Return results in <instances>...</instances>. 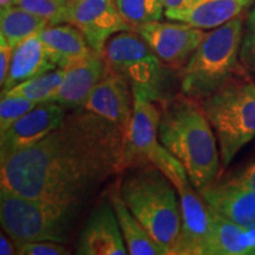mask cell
I'll use <instances>...</instances> for the list:
<instances>
[{
  "label": "cell",
  "instance_id": "cell-1",
  "mask_svg": "<svg viewBox=\"0 0 255 255\" xmlns=\"http://www.w3.org/2000/svg\"><path fill=\"white\" fill-rule=\"evenodd\" d=\"M119 124L82 109L36 144L0 161L1 186L76 212L96 188L123 173Z\"/></svg>",
  "mask_w": 255,
  "mask_h": 255
},
{
  "label": "cell",
  "instance_id": "cell-2",
  "mask_svg": "<svg viewBox=\"0 0 255 255\" xmlns=\"http://www.w3.org/2000/svg\"><path fill=\"white\" fill-rule=\"evenodd\" d=\"M162 145L186 169L196 190L214 183L221 170L216 135L200 101L183 94L164 100L158 123Z\"/></svg>",
  "mask_w": 255,
  "mask_h": 255
},
{
  "label": "cell",
  "instance_id": "cell-3",
  "mask_svg": "<svg viewBox=\"0 0 255 255\" xmlns=\"http://www.w3.org/2000/svg\"><path fill=\"white\" fill-rule=\"evenodd\" d=\"M245 18L238 15L207 32L180 71L181 94L202 101L229 83L250 78L240 60Z\"/></svg>",
  "mask_w": 255,
  "mask_h": 255
},
{
  "label": "cell",
  "instance_id": "cell-4",
  "mask_svg": "<svg viewBox=\"0 0 255 255\" xmlns=\"http://www.w3.org/2000/svg\"><path fill=\"white\" fill-rule=\"evenodd\" d=\"M119 190L132 215L169 255L181 227L180 196L173 182L146 164L132 168L121 180Z\"/></svg>",
  "mask_w": 255,
  "mask_h": 255
},
{
  "label": "cell",
  "instance_id": "cell-5",
  "mask_svg": "<svg viewBox=\"0 0 255 255\" xmlns=\"http://www.w3.org/2000/svg\"><path fill=\"white\" fill-rule=\"evenodd\" d=\"M218 138L222 167L255 137V79L234 81L201 101Z\"/></svg>",
  "mask_w": 255,
  "mask_h": 255
},
{
  "label": "cell",
  "instance_id": "cell-6",
  "mask_svg": "<svg viewBox=\"0 0 255 255\" xmlns=\"http://www.w3.org/2000/svg\"><path fill=\"white\" fill-rule=\"evenodd\" d=\"M133 111L124 135L122 170L151 164L163 173L176 186L189 180L180 161L162 145L158 138L161 110L157 102L141 89L132 88Z\"/></svg>",
  "mask_w": 255,
  "mask_h": 255
},
{
  "label": "cell",
  "instance_id": "cell-7",
  "mask_svg": "<svg viewBox=\"0 0 255 255\" xmlns=\"http://www.w3.org/2000/svg\"><path fill=\"white\" fill-rule=\"evenodd\" d=\"M73 210L0 186V221L14 242H66Z\"/></svg>",
  "mask_w": 255,
  "mask_h": 255
},
{
  "label": "cell",
  "instance_id": "cell-8",
  "mask_svg": "<svg viewBox=\"0 0 255 255\" xmlns=\"http://www.w3.org/2000/svg\"><path fill=\"white\" fill-rule=\"evenodd\" d=\"M109 71L123 77L132 88L145 91L163 103L164 65L141 34L122 31L114 34L102 53Z\"/></svg>",
  "mask_w": 255,
  "mask_h": 255
},
{
  "label": "cell",
  "instance_id": "cell-9",
  "mask_svg": "<svg viewBox=\"0 0 255 255\" xmlns=\"http://www.w3.org/2000/svg\"><path fill=\"white\" fill-rule=\"evenodd\" d=\"M175 188L181 202V227L169 255H209L212 219L208 207L189 180Z\"/></svg>",
  "mask_w": 255,
  "mask_h": 255
},
{
  "label": "cell",
  "instance_id": "cell-10",
  "mask_svg": "<svg viewBox=\"0 0 255 255\" xmlns=\"http://www.w3.org/2000/svg\"><path fill=\"white\" fill-rule=\"evenodd\" d=\"M68 24L76 26L98 55L114 34L135 31L121 15L115 0H71Z\"/></svg>",
  "mask_w": 255,
  "mask_h": 255
},
{
  "label": "cell",
  "instance_id": "cell-11",
  "mask_svg": "<svg viewBox=\"0 0 255 255\" xmlns=\"http://www.w3.org/2000/svg\"><path fill=\"white\" fill-rule=\"evenodd\" d=\"M144 38L164 66L181 70L203 40L207 32L182 23H154L135 30Z\"/></svg>",
  "mask_w": 255,
  "mask_h": 255
},
{
  "label": "cell",
  "instance_id": "cell-12",
  "mask_svg": "<svg viewBox=\"0 0 255 255\" xmlns=\"http://www.w3.org/2000/svg\"><path fill=\"white\" fill-rule=\"evenodd\" d=\"M66 116V108L55 102H44L0 133V161L21 149L36 144L56 130Z\"/></svg>",
  "mask_w": 255,
  "mask_h": 255
},
{
  "label": "cell",
  "instance_id": "cell-13",
  "mask_svg": "<svg viewBox=\"0 0 255 255\" xmlns=\"http://www.w3.org/2000/svg\"><path fill=\"white\" fill-rule=\"evenodd\" d=\"M79 255L129 254L116 214L109 201H103L92 210L77 241Z\"/></svg>",
  "mask_w": 255,
  "mask_h": 255
},
{
  "label": "cell",
  "instance_id": "cell-14",
  "mask_svg": "<svg viewBox=\"0 0 255 255\" xmlns=\"http://www.w3.org/2000/svg\"><path fill=\"white\" fill-rule=\"evenodd\" d=\"M83 109L119 124L126 133L133 111L131 85L109 71L92 90Z\"/></svg>",
  "mask_w": 255,
  "mask_h": 255
},
{
  "label": "cell",
  "instance_id": "cell-15",
  "mask_svg": "<svg viewBox=\"0 0 255 255\" xmlns=\"http://www.w3.org/2000/svg\"><path fill=\"white\" fill-rule=\"evenodd\" d=\"M209 209L244 228H255V190L231 178L197 190Z\"/></svg>",
  "mask_w": 255,
  "mask_h": 255
},
{
  "label": "cell",
  "instance_id": "cell-16",
  "mask_svg": "<svg viewBox=\"0 0 255 255\" xmlns=\"http://www.w3.org/2000/svg\"><path fill=\"white\" fill-rule=\"evenodd\" d=\"M109 72L103 56L95 53L90 58L66 70L65 77L57 94L50 102L66 109L84 108V104L96 85Z\"/></svg>",
  "mask_w": 255,
  "mask_h": 255
},
{
  "label": "cell",
  "instance_id": "cell-17",
  "mask_svg": "<svg viewBox=\"0 0 255 255\" xmlns=\"http://www.w3.org/2000/svg\"><path fill=\"white\" fill-rule=\"evenodd\" d=\"M38 37L59 69L68 70L96 53L82 32L71 24L49 25Z\"/></svg>",
  "mask_w": 255,
  "mask_h": 255
},
{
  "label": "cell",
  "instance_id": "cell-18",
  "mask_svg": "<svg viewBox=\"0 0 255 255\" xmlns=\"http://www.w3.org/2000/svg\"><path fill=\"white\" fill-rule=\"evenodd\" d=\"M56 69H58V66L51 59L38 34L27 38L13 49L11 65L6 81L1 87V94L9 91L20 83Z\"/></svg>",
  "mask_w": 255,
  "mask_h": 255
},
{
  "label": "cell",
  "instance_id": "cell-19",
  "mask_svg": "<svg viewBox=\"0 0 255 255\" xmlns=\"http://www.w3.org/2000/svg\"><path fill=\"white\" fill-rule=\"evenodd\" d=\"M254 1L255 0H195L189 8L165 17L201 30H209L221 26L242 14Z\"/></svg>",
  "mask_w": 255,
  "mask_h": 255
},
{
  "label": "cell",
  "instance_id": "cell-20",
  "mask_svg": "<svg viewBox=\"0 0 255 255\" xmlns=\"http://www.w3.org/2000/svg\"><path fill=\"white\" fill-rule=\"evenodd\" d=\"M109 200L130 255H168L167 251L151 238L142 223L132 215L121 196L119 187L109 191Z\"/></svg>",
  "mask_w": 255,
  "mask_h": 255
},
{
  "label": "cell",
  "instance_id": "cell-21",
  "mask_svg": "<svg viewBox=\"0 0 255 255\" xmlns=\"http://www.w3.org/2000/svg\"><path fill=\"white\" fill-rule=\"evenodd\" d=\"M49 25L46 19L38 17L17 5L11 6L1 9L0 13V40L14 49L21 41L36 36Z\"/></svg>",
  "mask_w": 255,
  "mask_h": 255
},
{
  "label": "cell",
  "instance_id": "cell-22",
  "mask_svg": "<svg viewBox=\"0 0 255 255\" xmlns=\"http://www.w3.org/2000/svg\"><path fill=\"white\" fill-rule=\"evenodd\" d=\"M209 212L212 219V241L209 255L247 254V228L222 218L214 210L209 209Z\"/></svg>",
  "mask_w": 255,
  "mask_h": 255
},
{
  "label": "cell",
  "instance_id": "cell-23",
  "mask_svg": "<svg viewBox=\"0 0 255 255\" xmlns=\"http://www.w3.org/2000/svg\"><path fill=\"white\" fill-rule=\"evenodd\" d=\"M65 73L66 70L58 68L53 71L38 76L36 78L20 83L17 87L12 88L11 90L1 95L20 96V97L36 102L38 104L50 102L51 98L59 90L64 77H65Z\"/></svg>",
  "mask_w": 255,
  "mask_h": 255
},
{
  "label": "cell",
  "instance_id": "cell-24",
  "mask_svg": "<svg viewBox=\"0 0 255 255\" xmlns=\"http://www.w3.org/2000/svg\"><path fill=\"white\" fill-rule=\"evenodd\" d=\"M121 15L133 30L161 20L164 6L162 0H115Z\"/></svg>",
  "mask_w": 255,
  "mask_h": 255
},
{
  "label": "cell",
  "instance_id": "cell-25",
  "mask_svg": "<svg viewBox=\"0 0 255 255\" xmlns=\"http://www.w3.org/2000/svg\"><path fill=\"white\" fill-rule=\"evenodd\" d=\"M71 0H15V5L46 19L50 25L68 24Z\"/></svg>",
  "mask_w": 255,
  "mask_h": 255
},
{
  "label": "cell",
  "instance_id": "cell-26",
  "mask_svg": "<svg viewBox=\"0 0 255 255\" xmlns=\"http://www.w3.org/2000/svg\"><path fill=\"white\" fill-rule=\"evenodd\" d=\"M38 103L13 95H1L0 101V133L5 132L19 119L26 115Z\"/></svg>",
  "mask_w": 255,
  "mask_h": 255
},
{
  "label": "cell",
  "instance_id": "cell-27",
  "mask_svg": "<svg viewBox=\"0 0 255 255\" xmlns=\"http://www.w3.org/2000/svg\"><path fill=\"white\" fill-rule=\"evenodd\" d=\"M240 60L248 77L255 79V2L245 18Z\"/></svg>",
  "mask_w": 255,
  "mask_h": 255
},
{
  "label": "cell",
  "instance_id": "cell-28",
  "mask_svg": "<svg viewBox=\"0 0 255 255\" xmlns=\"http://www.w3.org/2000/svg\"><path fill=\"white\" fill-rule=\"evenodd\" d=\"M19 255H66L70 252L55 241L14 242Z\"/></svg>",
  "mask_w": 255,
  "mask_h": 255
},
{
  "label": "cell",
  "instance_id": "cell-29",
  "mask_svg": "<svg viewBox=\"0 0 255 255\" xmlns=\"http://www.w3.org/2000/svg\"><path fill=\"white\" fill-rule=\"evenodd\" d=\"M13 47H11L5 41L0 40V84H4L7 77V73L11 65Z\"/></svg>",
  "mask_w": 255,
  "mask_h": 255
},
{
  "label": "cell",
  "instance_id": "cell-30",
  "mask_svg": "<svg viewBox=\"0 0 255 255\" xmlns=\"http://www.w3.org/2000/svg\"><path fill=\"white\" fill-rule=\"evenodd\" d=\"M232 181L255 190V161L231 178Z\"/></svg>",
  "mask_w": 255,
  "mask_h": 255
},
{
  "label": "cell",
  "instance_id": "cell-31",
  "mask_svg": "<svg viewBox=\"0 0 255 255\" xmlns=\"http://www.w3.org/2000/svg\"><path fill=\"white\" fill-rule=\"evenodd\" d=\"M195 0H162V4L164 6V14L176 13V12L184 11V9L189 8L194 4Z\"/></svg>",
  "mask_w": 255,
  "mask_h": 255
},
{
  "label": "cell",
  "instance_id": "cell-32",
  "mask_svg": "<svg viewBox=\"0 0 255 255\" xmlns=\"http://www.w3.org/2000/svg\"><path fill=\"white\" fill-rule=\"evenodd\" d=\"M0 254L1 255L17 254L15 244H12V242L5 237L4 233H1V235H0Z\"/></svg>",
  "mask_w": 255,
  "mask_h": 255
},
{
  "label": "cell",
  "instance_id": "cell-33",
  "mask_svg": "<svg viewBox=\"0 0 255 255\" xmlns=\"http://www.w3.org/2000/svg\"><path fill=\"white\" fill-rule=\"evenodd\" d=\"M15 5V0H0V8H8Z\"/></svg>",
  "mask_w": 255,
  "mask_h": 255
}]
</instances>
